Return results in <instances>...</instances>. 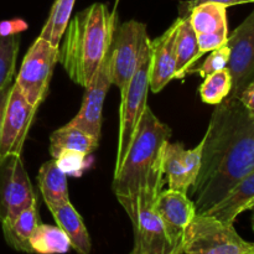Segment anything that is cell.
Here are the masks:
<instances>
[{
    "instance_id": "obj_29",
    "label": "cell",
    "mask_w": 254,
    "mask_h": 254,
    "mask_svg": "<svg viewBox=\"0 0 254 254\" xmlns=\"http://www.w3.org/2000/svg\"><path fill=\"white\" fill-rule=\"evenodd\" d=\"M205 2H216V4H221L223 6H235V5H242V4H251L254 2V0H189V1L181 2L180 4V16H188L191 9L200 4H205Z\"/></svg>"
},
{
    "instance_id": "obj_2",
    "label": "cell",
    "mask_w": 254,
    "mask_h": 254,
    "mask_svg": "<svg viewBox=\"0 0 254 254\" xmlns=\"http://www.w3.org/2000/svg\"><path fill=\"white\" fill-rule=\"evenodd\" d=\"M171 129L146 106L121 169L114 174L113 191L123 208L141 201L155 202L164 185L163 150Z\"/></svg>"
},
{
    "instance_id": "obj_21",
    "label": "cell",
    "mask_w": 254,
    "mask_h": 254,
    "mask_svg": "<svg viewBox=\"0 0 254 254\" xmlns=\"http://www.w3.org/2000/svg\"><path fill=\"white\" fill-rule=\"evenodd\" d=\"M98 141L99 139L94 138L87 131L72 126L71 123H67L66 126L55 130L50 136V154L55 159L60 151L69 149L89 155L97 150Z\"/></svg>"
},
{
    "instance_id": "obj_37",
    "label": "cell",
    "mask_w": 254,
    "mask_h": 254,
    "mask_svg": "<svg viewBox=\"0 0 254 254\" xmlns=\"http://www.w3.org/2000/svg\"><path fill=\"white\" fill-rule=\"evenodd\" d=\"M253 254H254V253H253Z\"/></svg>"
},
{
    "instance_id": "obj_15",
    "label": "cell",
    "mask_w": 254,
    "mask_h": 254,
    "mask_svg": "<svg viewBox=\"0 0 254 254\" xmlns=\"http://www.w3.org/2000/svg\"><path fill=\"white\" fill-rule=\"evenodd\" d=\"M112 86L111 67H109L108 56L102 64L94 76L93 81L86 88L81 109L69 123L82 130L87 131L94 138H101L102 131V112H103L104 99Z\"/></svg>"
},
{
    "instance_id": "obj_23",
    "label": "cell",
    "mask_w": 254,
    "mask_h": 254,
    "mask_svg": "<svg viewBox=\"0 0 254 254\" xmlns=\"http://www.w3.org/2000/svg\"><path fill=\"white\" fill-rule=\"evenodd\" d=\"M32 253L36 254H64L72 248L71 241L59 226H37L30 240Z\"/></svg>"
},
{
    "instance_id": "obj_25",
    "label": "cell",
    "mask_w": 254,
    "mask_h": 254,
    "mask_svg": "<svg viewBox=\"0 0 254 254\" xmlns=\"http://www.w3.org/2000/svg\"><path fill=\"white\" fill-rule=\"evenodd\" d=\"M231 91H232V77L227 67L205 77L200 87L202 102L212 106H217L225 101L230 96Z\"/></svg>"
},
{
    "instance_id": "obj_24",
    "label": "cell",
    "mask_w": 254,
    "mask_h": 254,
    "mask_svg": "<svg viewBox=\"0 0 254 254\" xmlns=\"http://www.w3.org/2000/svg\"><path fill=\"white\" fill-rule=\"evenodd\" d=\"M74 2L76 0H55L39 37L49 41L52 46L60 47V42L71 19Z\"/></svg>"
},
{
    "instance_id": "obj_20",
    "label": "cell",
    "mask_w": 254,
    "mask_h": 254,
    "mask_svg": "<svg viewBox=\"0 0 254 254\" xmlns=\"http://www.w3.org/2000/svg\"><path fill=\"white\" fill-rule=\"evenodd\" d=\"M179 19L178 35H176V68L175 78L183 79L193 68L196 62L202 57L198 49L197 36L189 21L188 16H180Z\"/></svg>"
},
{
    "instance_id": "obj_27",
    "label": "cell",
    "mask_w": 254,
    "mask_h": 254,
    "mask_svg": "<svg viewBox=\"0 0 254 254\" xmlns=\"http://www.w3.org/2000/svg\"><path fill=\"white\" fill-rule=\"evenodd\" d=\"M55 161L67 176H73V178H79L92 163L88 161L87 154L77 150H69V149L60 151L59 155L55 158Z\"/></svg>"
},
{
    "instance_id": "obj_7",
    "label": "cell",
    "mask_w": 254,
    "mask_h": 254,
    "mask_svg": "<svg viewBox=\"0 0 254 254\" xmlns=\"http://www.w3.org/2000/svg\"><path fill=\"white\" fill-rule=\"evenodd\" d=\"M60 47L37 37L22 60L15 84L31 106L39 108L49 92L54 68L59 61Z\"/></svg>"
},
{
    "instance_id": "obj_26",
    "label": "cell",
    "mask_w": 254,
    "mask_h": 254,
    "mask_svg": "<svg viewBox=\"0 0 254 254\" xmlns=\"http://www.w3.org/2000/svg\"><path fill=\"white\" fill-rule=\"evenodd\" d=\"M20 47V36H0V91L12 82Z\"/></svg>"
},
{
    "instance_id": "obj_13",
    "label": "cell",
    "mask_w": 254,
    "mask_h": 254,
    "mask_svg": "<svg viewBox=\"0 0 254 254\" xmlns=\"http://www.w3.org/2000/svg\"><path fill=\"white\" fill-rule=\"evenodd\" d=\"M189 21L197 36L201 55L227 44V7L216 2H205L191 9Z\"/></svg>"
},
{
    "instance_id": "obj_19",
    "label": "cell",
    "mask_w": 254,
    "mask_h": 254,
    "mask_svg": "<svg viewBox=\"0 0 254 254\" xmlns=\"http://www.w3.org/2000/svg\"><path fill=\"white\" fill-rule=\"evenodd\" d=\"M39 202H34L10 222L1 223L2 233L7 245L17 252L32 254L30 240L40 225Z\"/></svg>"
},
{
    "instance_id": "obj_32",
    "label": "cell",
    "mask_w": 254,
    "mask_h": 254,
    "mask_svg": "<svg viewBox=\"0 0 254 254\" xmlns=\"http://www.w3.org/2000/svg\"><path fill=\"white\" fill-rule=\"evenodd\" d=\"M12 83H14V82H10V83H7L6 86L0 91V133H1V126H2V118H4L5 107H6L7 99H9Z\"/></svg>"
},
{
    "instance_id": "obj_18",
    "label": "cell",
    "mask_w": 254,
    "mask_h": 254,
    "mask_svg": "<svg viewBox=\"0 0 254 254\" xmlns=\"http://www.w3.org/2000/svg\"><path fill=\"white\" fill-rule=\"evenodd\" d=\"M57 226L67 235L71 246L78 254H89L92 242L82 217L69 201L61 205H47Z\"/></svg>"
},
{
    "instance_id": "obj_33",
    "label": "cell",
    "mask_w": 254,
    "mask_h": 254,
    "mask_svg": "<svg viewBox=\"0 0 254 254\" xmlns=\"http://www.w3.org/2000/svg\"><path fill=\"white\" fill-rule=\"evenodd\" d=\"M119 4V0H116V5H114V11H117V6Z\"/></svg>"
},
{
    "instance_id": "obj_28",
    "label": "cell",
    "mask_w": 254,
    "mask_h": 254,
    "mask_svg": "<svg viewBox=\"0 0 254 254\" xmlns=\"http://www.w3.org/2000/svg\"><path fill=\"white\" fill-rule=\"evenodd\" d=\"M228 60H230V47L226 44L223 46L211 51L210 56L203 61V64L200 67H197V68H195V67L191 68L189 74L198 73L202 78H205V77L213 73V72L226 68L228 64Z\"/></svg>"
},
{
    "instance_id": "obj_3",
    "label": "cell",
    "mask_w": 254,
    "mask_h": 254,
    "mask_svg": "<svg viewBox=\"0 0 254 254\" xmlns=\"http://www.w3.org/2000/svg\"><path fill=\"white\" fill-rule=\"evenodd\" d=\"M117 29V11L94 2L67 25L59 61L69 78L87 88L107 59Z\"/></svg>"
},
{
    "instance_id": "obj_30",
    "label": "cell",
    "mask_w": 254,
    "mask_h": 254,
    "mask_svg": "<svg viewBox=\"0 0 254 254\" xmlns=\"http://www.w3.org/2000/svg\"><path fill=\"white\" fill-rule=\"evenodd\" d=\"M29 25L22 19H11L0 21V36H14L27 30Z\"/></svg>"
},
{
    "instance_id": "obj_5",
    "label": "cell",
    "mask_w": 254,
    "mask_h": 254,
    "mask_svg": "<svg viewBox=\"0 0 254 254\" xmlns=\"http://www.w3.org/2000/svg\"><path fill=\"white\" fill-rule=\"evenodd\" d=\"M150 59L151 45L149 41L145 45L143 56L133 78L127 86L126 91L121 93L122 101L119 108V130L114 174L123 164L141 116L148 106V92L150 89Z\"/></svg>"
},
{
    "instance_id": "obj_1",
    "label": "cell",
    "mask_w": 254,
    "mask_h": 254,
    "mask_svg": "<svg viewBox=\"0 0 254 254\" xmlns=\"http://www.w3.org/2000/svg\"><path fill=\"white\" fill-rule=\"evenodd\" d=\"M254 170V113L238 98L217 104L202 138V158L191 196L197 215L217 205Z\"/></svg>"
},
{
    "instance_id": "obj_36",
    "label": "cell",
    "mask_w": 254,
    "mask_h": 254,
    "mask_svg": "<svg viewBox=\"0 0 254 254\" xmlns=\"http://www.w3.org/2000/svg\"><path fill=\"white\" fill-rule=\"evenodd\" d=\"M252 227H253V230H254V220H252Z\"/></svg>"
},
{
    "instance_id": "obj_4",
    "label": "cell",
    "mask_w": 254,
    "mask_h": 254,
    "mask_svg": "<svg viewBox=\"0 0 254 254\" xmlns=\"http://www.w3.org/2000/svg\"><path fill=\"white\" fill-rule=\"evenodd\" d=\"M254 243L247 242L233 225L208 215H197L186 227L180 254H253Z\"/></svg>"
},
{
    "instance_id": "obj_6",
    "label": "cell",
    "mask_w": 254,
    "mask_h": 254,
    "mask_svg": "<svg viewBox=\"0 0 254 254\" xmlns=\"http://www.w3.org/2000/svg\"><path fill=\"white\" fill-rule=\"evenodd\" d=\"M149 41L146 25L136 20H129L116 29L108 61L112 84L118 87L121 93L133 78Z\"/></svg>"
},
{
    "instance_id": "obj_17",
    "label": "cell",
    "mask_w": 254,
    "mask_h": 254,
    "mask_svg": "<svg viewBox=\"0 0 254 254\" xmlns=\"http://www.w3.org/2000/svg\"><path fill=\"white\" fill-rule=\"evenodd\" d=\"M254 205V170L248 175L220 201L213 206L205 215L212 216L225 223L233 225L236 218L245 211L251 210Z\"/></svg>"
},
{
    "instance_id": "obj_22",
    "label": "cell",
    "mask_w": 254,
    "mask_h": 254,
    "mask_svg": "<svg viewBox=\"0 0 254 254\" xmlns=\"http://www.w3.org/2000/svg\"><path fill=\"white\" fill-rule=\"evenodd\" d=\"M37 183L46 205H61L69 201L67 175L57 166L55 159L42 164Z\"/></svg>"
},
{
    "instance_id": "obj_10",
    "label": "cell",
    "mask_w": 254,
    "mask_h": 254,
    "mask_svg": "<svg viewBox=\"0 0 254 254\" xmlns=\"http://www.w3.org/2000/svg\"><path fill=\"white\" fill-rule=\"evenodd\" d=\"M36 112V107L31 106L25 99L14 82L2 118L0 133V158H5L7 155L21 156L25 140Z\"/></svg>"
},
{
    "instance_id": "obj_35",
    "label": "cell",
    "mask_w": 254,
    "mask_h": 254,
    "mask_svg": "<svg viewBox=\"0 0 254 254\" xmlns=\"http://www.w3.org/2000/svg\"><path fill=\"white\" fill-rule=\"evenodd\" d=\"M130 254H134V253L130 252ZM173 254H180V251H178V252H175V253H173Z\"/></svg>"
},
{
    "instance_id": "obj_14",
    "label": "cell",
    "mask_w": 254,
    "mask_h": 254,
    "mask_svg": "<svg viewBox=\"0 0 254 254\" xmlns=\"http://www.w3.org/2000/svg\"><path fill=\"white\" fill-rule=\"evenodd\" d=\"M155 210L163 222L171 247L180 248L186 227L196 216L195 205L188 193L170 190L161 191L155 201Z\"/></svg>"
},
{
    "instance_id": "obj_31",
    "label": "cell",
    "mask_w": 254,
    "mask_h": 254,
    "mask_svg": "<svg viewBox=\"0 0 254 254\" xmlns=\"http://www.w3.org/2000/svg\"><path fill=\"white\" fill-rule=\"evenodd\" d=\"M238 99H240L241 103H242L248 111L254 113V81L251 82V83L246 87V89L241 93Z\"/></svg>"
},
{
    "instance_id": "obj_12",
    "label": "cell",
    "mask_w": 254,
    "mask_h": 254,
    "mask_svg": "<svg viewBox=\"0 0 254 254\" xmlns=\"http://www.w3.org/2000/svg\"><path fill=\"white\" fill-rule=\"evenodd\" d=\"M202 158V140L193 149L181 143H166L163 150V173L170 190L188 193L197 179Z\"/></svg>"
},
{
    "instance_id": "obj_34",
    "label": "cell",
    "mask_w": 254,
    "mask_h": 254,
    "mask_svg": "<svg viewBox=\"0 0 254 254\" xmlns=\"http://www.w3.org/2000/svg\"><path fill=\"white\" fill-rule=\"evenodd\" d=\"M251 210H252V211H253V217H252V220H254V205H253V207H252V208H251Z\"/></svg>"
},
{
    "instance_id": "obj_16",
    "label": "cell",
    "mask_w": 254,
    "mask_h": 254,
    "mask_svg": "<svg viewBox=\"0 0 254 254\" xmlns=\"http://www.w3.org/2000/svg\"><path fill=\"white\" fill-rule=\"evenodd\" d=\"M179 19L158 39L150 41V89L154 93L160 92L166 84L175 78L176 68V35Z\"/></svg>"
},
{
    "instance_id": "obj_9",
    "label": "cell",
    "mask_w": 254,
    "mask_h": 254,
    "mask_svg": "<svg viewBox=\"0 0 254 254\" xmlns=\"http://www.w3.org/2000/svg\"><path fill=\"white\" fill-rule=\"evenodd\" d=\"M230 60L227 68L232 77L231 98H238L254 81V10L228 36Z\"/></svg>"
},
{
    "instance_id": "obj_11",
    "label": "cell",
    "mask_w": 254,
    "mask_h": 254,
    "mask_svg": "<svg viewBox=\"0 0 254 254\" xmlns=\"http://www.w3.org/2000/svg\"><path fill=\"white\" fill-rule=\"evenodd\" d=\"M134 228V254H173L180 248L171 247L155 202L141 201L127 211Z\"/></svg>"
},
{
    "instance_id": "obj_8",
    "label": "cell",
    "mask_w": 254,
    "mask_h": 254,
    "mask_svg": "<svg viewBox=\"0 0 254 254\" xmlns=\"http://www.w3.org/2000/svg\"><path fill=\"white\" fill-rule=\"evenodd\" d=\"M36 201L21 156L0 158V223L12 221Z\"/></svg>"
}]
</instances>
